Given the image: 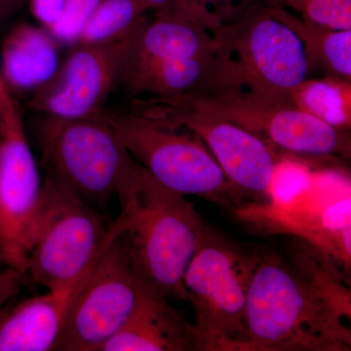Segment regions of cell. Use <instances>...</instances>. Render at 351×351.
Returning <instances> with one entry per match:
<instances>
[{
  "label": "cell",
  "instance_id": "cell-10",
  "mask_svg": "<svg viewBox=\"0 0 351 351\" xmlns=\"http://www.w3.org/2000/svg\"><path fill=\"white\" fill-rule=\"evenodd\" d=\"M133 110L188 129L204 143L226 178L246 197L269 200L270 188L281 160L258 136L216 113L191 107L174 98L138 99Z\"/></svg>",
  "mask_w": 351,
  "mask_h": 351
},
{
  "label": "cell",
  "instance_id": "cell-26",
  "mask_svg": "<svg viewBox=\"0 0 351 351\" xmlns=\"http://www.w3.org/2000/svg\"><path fill=\"white\" fill-rule=\"evenodd\" d=\"M32 16L50 32L63 18L66 0H29Z\"/></svg>",
  "mask_w": 351,
  "mask_h": 351
},
{
  "label": "cell",
  "instance_id": "cell-2",
  "mask_svg": "<svg viewBox=\"0 0 351 351\" xmlns=\"http://www.w3.org/2000/svg\"><path fill=\"white\" fill-rule=\"evenodd\" d=\"M132 265L145 288L169 301H189L184 278L209 230L193 203L165 188L144 168L119 198Z\"/></svg>",
  "mask_w": 351,
  "mask_h": 351
},
{
  "label": "cell",
  "instance_id": "cell-9",
  "mask_svg": "<svg viewBox=\"0 0 351 351\" xmlns=\"http://www.w3.org/2000/svg\"><path fill=\"white\" fill-rule=\"evenodd\" d=\"M125 228L121 215L108 225L105 244L69 306L55 350H100L149 291L132 265Z\"/></svg>",
  "mask_w": 351,
  "mask_h": 351
},
{
  "label": "cell",
  "instance_id": "cell-14",
  "mask_svg": "<svg viewBox=\"0 0 351 351\" xmlns=\"http://www.w3.org/2000/svg\"><path fill=\"white\" fill-rule=\"evenodd\" d=\"M90 270L68 288L47 290L8 308L0 322V351L55 350L69 306Z\"/></svg>",
  "mask_w": 351,
  "mask_h": 351
},
{
  "label": "cell",
  "instance_id": "cell-19",
  "mask_svg": "<svg viewBox=\"0 0 351 351\" xmlns=\"http://www.w3.org/2000/svg\"><path fill=\"white\" fill-rule=\"evenodd\" d=\"M279 12L301 39L309 71H318L351 82V29H332L307 24L282 2Z\"/></svg>",
  "mask_w": 351,
  "mask_h": 351
},
{
  "label": "cell",
  "instance_id": "cell-18",
  "mask_svg": "<svg viewBox=\"0 0 351 351\" xmlns=\"http://www.w3.org/2000/svg\"><path fill=\"white\" fill-rule=\"evenodd\" d=\"M216 51L213 32L168 14H156L134 32L127 64L186 59Z\"/></svg>",
  "mask_w": 351,
  "mask_h": 351
},
{
  "label": "cell",
  "instance_id": "cell-13",
  "mask_svg": "<svg viewBox=\"0 0 351 351\" xmlns=\"http://www.w3.org/2000/svg\"><path fill=\"white\" fill-rule=\"evenodd\" d=\"M350 193L322 199L311 191L293 207L252 203L240 205L235 212L261 232L288 233L306 240L330 262L350 271Z\"/></svg>",
  "mask_w": 351,
  "mask_h": 351
},
{
  "label": "cell",
  "instance_id": "cell-23",
  "mask_svg": "<svg viewBox=\"0 0 351 351\" xmlns=\"http://www.w3.org/2000/svg\"><path fill=\"white\" fill-rule=\"evenodd\" d=\"M101 0H66L63 18L49 32L58 43L76 44L85 23Z\"/></svg>",
  "mask_w": 351,
  "mask_h": 351
},
{
  "label": "cell",
  "instance_id": "cell-28",
  "mask_svg": "<svg viewBox=\"0 0 351 351\" xmlns=\"http://www.w3.org/2000/svg\"><path fill=\"white\" fill-rule=\"evenodd\" d=\"M29 0H0V25L15 15Z\"/></svg>",
  "mask_w": 351,
  "mask_h": 351
},
{
  "label": "cell",
  "instance_id": "cell-25",
  "mask_svg": "<svg viewBox=\"0 0 351 351\" xmlns=\"http://www.w3.org/2000/svg\"><path fill=\"white\" fill-rule=\"evenodd\" d=\"M282 0H214L221 25L232 24L258 7Z\"/></svg>",
  "mask_w": 351,
  "mask_h": 351
},
{
  "label": "cell",
  "instance_id": "cell-21",
  "mask_svg": "<svg viewBox=\"0 0 351 351\" xmlns=\"http://www.w3.org/2000/svg\"><path fill=\"white\" fill-rule=\"evenodd\" d=\"M149 12L138 0H101L80 32L76 44L108 43L131 36Z\"/></svg>",
  "mask_w": 351,
  "mask_h": 351
},
{
  "label": "cell",
  "instance_id": "cell-33",
  "mask_svg": "<svg viewBox=\"0 0 351 351\" xmlns=\"http://www.w3.org/2000/svg\"><path fill=\"white\" fill-rule=\"evenodd\" d=\"M4 80H3V78H2V76L1 75H0V86H1L2 84H4Z\"/></svg>",
  "mask_w": 351,
  "mask_h": 351
},
{
  "label": "cell",
  "instance_id": "cell-30",
  "mask_svg": "<svg viewBox=\"0 0 351 351\" xmlns=\"http://www.w3.org/2000/svg\"><path fill=\"white\" fill-rule=\"evenodd\" d=\"M8 267H11L10 263H9L8 257H7L6 252L4 250L3 245L0 242V274H1L3 270L8 269Z\"/></svg>",
  "mask_w": 351,
  "mask_h": 351
},
{
  "label": "cell",
  "instance_id": "cell-8",
  "mask_svg": "<svg viewBox=\"0 0 351 351\" xmlns=\"http://www.w3.org/2000/svg\"><path fill=\"white\" fill-rule=\"evenodd\" d=\"M258 254L208 230L184 278L195 308L197 350L243 351L247 294Z\"/></svg>",
  "mask_w": 351,
  "mask_h": 351
},
{
  "label": "cell",
  "instance_id": "cell-29",
  "mask_svg": "<svg viewBox=\"0 0 351 351\" xmlns=\"http://www.w3.org/2000/svg\"><path fill=\"white\" fill-rule=\"evenodd\" d=\"M149 11H154V14L166 13L169 9L170 0H138Z\"/></svg>",
  "mask_w": 351,
  "mask_h": 351
},
{
  "label": "cell",
  "instance_id": "cell-15",
  "mask_svg": "<svg viewBox=\"0 0 351 351\" xmlns=\"http://www.w3.org/2000/svg\"><path fill=\"white\" fill-rule=\"evenodd\" d=\"M188 350H197L193 325L167 299L147 291L130 320L99 351Z\"/></svg>",
  "mask_w": 351,
  "mask_h": 351
},
{
  "label": "cell",
  "instance_id": "cell-32",
  "mask_svg": "<svg viewBox=\"0 0 351 351\" xmlns=\"http://www.w3.org/2000/svg\"><path fill=\"white\" fill-rule=\"evenodd\" d=\"M9 307H3V308L0 311V322H1V320L3 319L4 316H5V314L7 313V311H8Z\"/></svg>",
  "mask_w": 351,
  "mask_h": 351
},
{
  "label": "cell",
  "instance_id": "cell-22",
  "mask_svg": "<svg viewBox=\"0 0 351 351\" xmlns=\"http://www.w3.org/2000/svg\"><path fill=\"white\" fill-rule=\"evenodd\" d=\"M307 24L332 29H351V0H282Z\"/></svg>",
  "mask_w": 351,
  "mask_h": 351
},
{
  "label": "cell",
  "instance_id": "cell-1",
  "mask_svg": "<svg viewBox=\"0 0 351 351\" xmlns=\"http://www.w3.org/2000/svg\"><path fill=\"white\" fill-rule=\"evenodd\" d=\"M346 320L282 258L258 254L247 294L243 351H350Z\"/></svg>",
  "mask_w": 351,
  "mask_h": 351
},
{
  "label": "cell",
  "instance_id": "cell-17",
  "mask_svg": "<svg viewBox=\"0 0 351 351\" xmlns=\"http://www.w3.org/2000/svg\"><path fill=\"white\" fill-rule=\"evenodd\" d=\"M58 41L44 27L22 23L13 27L1 43V76L7 87L38 90L60 66Z\"/></svg>",
  "mask_w": 351,
  "mask_h": 351
},
{
  "label": "cell",
  "instance_id": "cell-27",
  "mask_svg": "<svg viewBox=\"0 0 351 351\" xmlns=\"http://www.w3.org/2000/svg\"><path fill=\"white\" fill-rule=\"evenodd\" d=\"M25 283L24 274L13 267L0 274V311L19 294Z\"/></svg>",
  "mask_w": 351,
  "mask_h": 351
},
{
  "label": "cell",
  "instance_id": "cell-11",
  "mask_svg": "<svg viewBox=\"0 0 351 351\" xmlns=\"http://www.w3.org/2000/svg\"><path fill=\"white\" fill-rule=\"evenodd\" d=\"M133 34L108 43L76 44L52 78L34 91L29 103L32 110L59 119L101 112L122 84Z\"/></svg>",
  "mask_w": 351,
  "mask_h": 351
},
{
  "label": "cell",
  "instance_id": "cell-12",
  "mask_svg": "<svg viewBox=\"0 0 351 351\" xmlns=\"http://www.w3.org/2000/svg\"><path fill=\"white\" fill-rule=\"evenodd\" d=\"M41 186L19 106L7 88L0 120V242L11 267L22 274Z\"/></svg>",
  "mask_w": 351,
  "mask_h": 351
},
{
  "label": "cell",
  "instance_id": "cell-7",
  "mask_svg": "<svg viewBox=\"0 0 351 351\" xmlns=\"http://www.w3.org/2000/svg\"><path fill=\"white\" fill-rule=\"evenodd\" d=\"M174 99L243 127L276 152L316 158H350V131L334 128L287 99L228 83H217L198 93Z\"/></svg>",
  "mask_w": 351,
  "mask_h": 351
},
{
  "label": "cell",
  "instance_id": "cell-20",
  "mask_svg": "<svg viewBox=\"0 0 351 351\" xmlns=\"http://www.w3.org/2000/svg\"><path fill=\"white\" fill-rule=\"evenodd\" d=\"M295 107L339 130L350 131L351 126V82L325 75L306 78L290 95Z\"/></svg>",
  "mask_w": 351,
  "mask_h": 351
},
{
  "label": "cell",
  "instance_id": "cell-3",
  "mask_svg": "<svg viewBox=\"0 0 351 351\" xmlns=\"http://www.w3.org/2000/svg\"><path fill=\"white\" fill-rule=\"evenodd\" d=\"M38 138L48 177L92 207L130 193L144 172L103 110L82 119L44 115Z\"/></svg>",
  "mask_w": 351,
  "mask_h": 351
},
{
  "label": "cell",
  "instance_id": "cell-6",
  "mask_svg": "<svg viewBox=\"0 0 351 351\" xmlns=\"http://www.w3.org/2000/svg\"><path fill=\"white\" fill-rule=\"evenodd\" d=\"M104 117L136 161L165 188L235 208L246 196L226 178L204 143L188 129L135 112Z\"/></svg>",
  "mask_w": 351,
  "mask_h": 351
},
{
  "label": "cell",
  "instance_id": "cell-5",
  "mask_svg": "<svg viewBox=\"0 0 351 351\" xmlns=\"http://www.w3.org/2000/svg\"><path fill=\"white\" fill-rule=\"evenodd\" d=\"M281 2L258 7L213 32L221 82L289 100L308 78L306 51L280 15Z\"/></svg>",
  "mask_w": 351,
  "mask_h": 351
},
{
  "label": "cell",
  "instance_id": "cell-16",
  "mask_svg": "<svg viewBox=\"0 0 351 351\" xmlns=\"http://www.w3.org/2000/svg\"><path fill=\"white\" fill-rule=\"evenodd\" d=\"M221 71L217 51L202 56L127 64L122 84L135 95L174 98L213 85Z\"/></svg>",
  "mask_w": 351,
  "mask_h": 351
},
{
  "label": "cell",
  "instance_id": "cell-24",
  "mask_svg": "<svg viewBox=\"0 0 351 351\" xmlns=\"http://www.w3.org/2000/svg\"><path fill=\"white\" fill-rule=\"evenodd\" d=\"M168 14L214 32L221 27L214 0H170Z\"/></svg>",
  "mask_w": 351,
  "mask_h": 351
},
{
  "label": "cell",
  "instance_id": "cell-4",
  "mask_svg": "<svg viewBox=\"0 0 351 351\" xmlns=\"http://www.w3.org/2000/svg\"><path fill=\"white\" fill-rule=\"evenodd\" d=\"M108 230L94 207L46 176L25 247V282L47 290L78 282L96 263Z\"/></svg>",
  "mask_w": 351,
  "mask_h": 351
},
{
  "label": "cell",
  "instance_id": "cell-31",
  "mask_svg": "<svg viewBox=\"0 0 351 351\" xmlns=\"http://www.w3.org/2000/svg\"><path fill=\"white\" fill-rule=\"evenodd\" d=\"M7 88L8 87H7L6 83H4V84L0 86V120H1L2 115V100H3V94Z\"/></svg>",
  "mask_w": 351,
  "mask_h": 351
}]
</instances>
